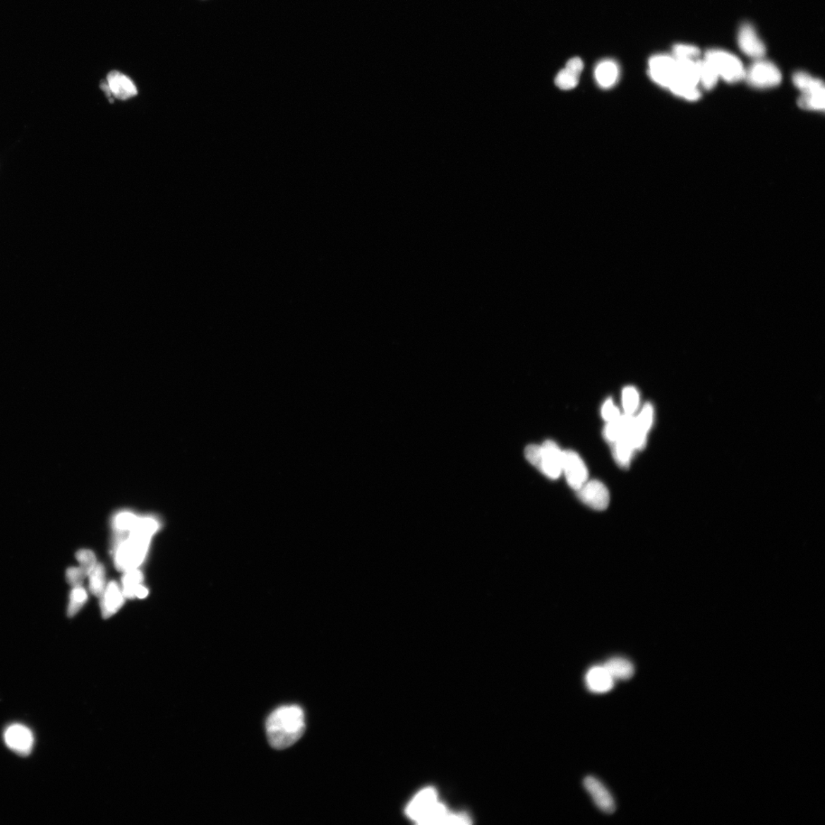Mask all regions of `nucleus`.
<instances>
[{
	"mask_svg": "<svg viewBox=\"0 0 825 825\" xmlns=\"http://www.w3.org/2000/svg\"><path fill=\"white\" fill-rule=\"evenodd\" d=\"M76 558L80 563V567L88 575L93 568L98 564L96 556L88 549H81L76 554Z\"/></svg>",
	"mask_w": 825,
	"mask_h": 825,
	"instance_id": "2f4dec72",
	"label": "nucleus"
},
{
	"mask_svg": "<svg viewBox=\"0 0 825 825\" xmlns=\"http://www.w3.org/2000/svg\"><path fill=\"white\" fill-rule=\"evenodd\" d=\"M577 491L578 498L585 505L596 510H604L608 508L610 495L604 484L597 480L586 481Z\"/></svg>",
	"mask_w": 825,
	"mask_h": 825,
	"instance_id": "6e6552de",
	"label": "nucleus"
},
{
	"mask_svg": "<svg viewBox=\"0 0 825 825\" xmlns=\"http://www.w3.org/2000/svg\"><path fill=\"white\" fill-rule=\"evenodd\" d=\"M744 78L754 88L766 89L778 86L782 74L773 63L761 59L756 60L746 71Z\"/></svg>",
	"mask_w": 825,
	"mask_h": 825,
	"instance_id": "423d86ee",
	"label": "nucleus"
},
{
	"mask_svg": "<svg viewBox=\"0 0 825 825\" xmlns=\"http://www.w3.org/2000/svg\"><path fill=\"white\" fill-rule=\"evenodd\" d=\"M585 681L587 689L594 694H605L614 686V679L604 666L593 667L587 671Z\"/></svg>",
	"mask_w": 825,
	"mask_h": 825,
	"instance_id": "dca6fc26",
	"label": "nucleus"
},
{
	"mask_svg": "<svg viewBox=\"0 0 825 825\" xmlns=\"http://www.w3.org/2000/svg\"><path fill=\"white\" fill-rule=\"evenodd\" d=\"M563 472L568 486L575 491L580 489L589 478L584 462L573 450L563 451Z\"/></svg>",
	"mask_w": 825,
	"mask_h": 825,
	"instance_id": "0eeeda50",
	"label": "nucleus"
},
{
	"mask_svg": "<svg viewBox=\"0 0 825 825\" xmlns=\"http://www.w3.org/2000/svg\"><path fill=\"white\" fill-rule=\"evenodd\" d=\"M653 421V409L650 403H647L643 407L641 412L638 416H635V428L644 435H648V433L651 428Z\"/></svg>",
	"mask_w": 825,
	"mask_h": 825,
	"instance_id": "c85d7f7f",
	"label": "nucleus"
},
{
	"mask_svg": "<svg viewBox=\"0 0 825 825\" xmlns=\"http://www.w3.org/2000/svg\"><path fill=\"white\" fill-rule=\"evenodd\" d=\"M719 76L727 83H737L745 77L746 70L741 60L732 53L713 49L706 53L705 59Z\"/></svg>",
	"mask_w": 825,
	"mask_h": 825,
	"instance_id": "39448f33",
	"label": "nucleus"
},
{
	"mask_svg": "<svg viewBox=\"0 0 825 825\" xmlns=\"http://www.w3.org/2000/svg\"><path fill=\"white\" fill-rule=\"evenodd\" d=\"M635 423L633 415H620L617 419L608 422L604 428V438L611 443L627 435L633 429Z\"/></svg>",
	"mask_w": 825,
	"mask_h": 825,
	"instance_id": "a211bd4d",
	"label": "nucleus"
},
{
	"mask_svg": "<svg viewBox=\"0 0 825 825\" xmlns=\"http://www.w3.org/2000/svg\"><path fill=\"white\" fill-rule=\"evenodd\" d=\"M602 415L604 421L610 422L617 419L621 414L618 407L614 406L612 399H609L605 402L602 406Z\"/></svg>",
	"mask_w": 825,
	"mask_h": 825,
	"instance_id": "72a5a7b5",
	"label": "nucleus"
},
{
	"mask_svg": "<svg viewBox=\"0 0 825 825\" xmlns=\"http://www.w3.org/2000/svg\"><path fill=\"white\" fill-rule=\"evenodd\" d=\"M140 516L130 510H121L113 516L112 526L115 533H129L136 526Z\"/></svg>",
	"mask_w": 825,
	"mask_h": 825,
	"instance_id": "4be33fe9",
	"label": "nucleus"
},
{
	"mask_svg": "<svg viewBox=\"0 0 825 825\" xmlns=\"http://www.w3.org/2000/svg\"><path fill=\"white\" fill-rule=\"evenodd\" d=\"M619 70L617 64L611 60L603 61L597 66L595 78L603 88H610L617 82Z\"/></svg>",
	"mask_w": 825,
	"mask_h": 825,
	"instance_id": "6ab92c4d",
	"label": "nucleus"
},
{
	"mask_svg": "<svg viewBox=\"0 0 825 825\" xmlns=\"http://www.w3.org/2000/svg\"><path fill=\"white\" fill-rule=\"evenodd\" d=\"M737 41L739 49L748 57L756 60L763 58L765 45L751 24L744 23L739 28Z\"/></svg>",
	"mask_w": 825,
	"mask_h": 825,
	"instance_id": "f8f14e48",
	"label": "nucleus"
},
{
	"mask_svg": "<svg viewBox=\"0 0 825 825\" xmlns=\"http://www.w3.org/2000/svg\"><path fill=\"white\" fill-rule=\"evenodd\" d=\"M699 83L706 90L713 89L718 81L719 76L706 59L696 60Z\"/></svg>",
	"mask_w": 825,
	"mask_h": 825,
	"instance_id": "5701e85b",
	"label": "nucleus"
},
{
	"mask_svg": "<svg viewBox=\"0 0 825 825\" xmlns=\"http://www.w3.org/2000/svg\"><path fill=\"white\" fill-rule=\"evenodd\" d=\"M634 450L635 449L628 438H623L612 443L613 457L622 469L629 468Z\"/></svg>",
	"mask_w": 825,
	"mask_h": 825,
	"instance_id": "412c9836",
	"label": "nucleus"
},
{
	"mask_svg": "<svg viewBox=\"0 0 825 825\" xmlns=\"http://www.w3.org/2000/svg\"><path fill=\"white\" fill-rule=\"evenodd\" d=\"M142 581H144V575H142L138 568L125 572L124 575L122 577L123 595L127 599H134L136 597V589Z\"/></svg>",
	"mask_w": 825,
	"mask_h": 825,
	"instance_id": "a878e982",
	"label": "nucleus"
},
{
	"mask_svg": "<svg viewBox=\"0 0 825 825\" xmlns=\"http://www.w3.org/2000/svg\"><path fill=\"white\" fill-rule=\"evenodd\" d=\"M583 68V62L580 58H574L568 61L565 69L556 76V86L563 90L575 88L580 81Z\"/></svg>",
	"mask_w": 825,
	"mask_h": 825,
	"instance_id": "f3484780",
	"label": "nucleus"
},
{
	"mask_svg": "<svg viewBox=\"0 0 825 825\" xmlns=\"http://www.w3.org/2000/svg\"><path fill=\"white\" fill-rule=\"evenodd\" d=\"M409 817L421 824H447L450 812L440 803L433 788L417 793L406 809Z\"/></svg>",
	"mask_w": 825,
	"mask_h": 825,
	"instance_id": "f03ea898",
	"label": "nucleus"
},
{
	"mask_svg": "<svg viewBox=\"0 0 825 825\" xmlns=\"http://www.w3.org/2000/svg\"><path fill=\"white\" fill-rule=\"evenodd\" d=\"M538 470L551 479H557L563 472V451L552 440H546L542 445Z\"/></svg>",
	"mask_w": 825,
	"mask_h": 825,
	"instance_id": "1a4fd4ad",
	"label": "nucleus"
},
{
	"mask_svg": "<svg viewBox=\"0 0 825 825\" xmlns=\"http://www.w3.org/2000/svg\"><path fill=\"white\" fill-rule=\"evenodd\" d=\"M90 578V590L95 596L101 597L106 590L105 568L100 563H98L88 575Z\"/></svg>",
	"mask_w": 825,
	"mask_h": 825,
	"instance_id": "bb28decb",
	"label": "nucleus"
},
{
	"mask_svg": "<svg viewBox=\"0 0 825 825\" xmlns=\"http://www.w3.org/2000/svg\"><path fill=\"white\" fill-rule=\"evenodd\" d=\"M604 667L614 680H629L635 672L633 663L622 657L612 658L604 663Z\"/></svg>",
	"mask_w": 825,
	"mask_h": 825,
	"instance_id": "aec40b11",
	"label": "nucleus"
},
{
	"mask_svg": "<svg viewBox=\"0 0 825 825\" xmlns=\"http://www.w3.org/2000/svg\"><path fill=\"white\" fill-rule=\"evenodd\" d=\"M88 575L86 573H85L80 566L71 567L68 568L67 572H66V578H67V581L69 584L73 587L82 586L85 578Z\"/></svg>",
	"mask_w": 825,
	"mask_h": 825,
	"instance_id": "473e14b6",
	"label": "nucleus"
},
{
	"mask_svg": "<svg viewBox=\"0 0 825 825\" xmlns=\"http://www.w3.org/2000/svg\"><path fill=\"white\" fill-rule=\"evenodd\" d=\"M107 82L111 93L117 99L126 100L136 96L138 93L134 83L127 75L119 71L110 72Z\"/></svg>",
	"mask_w": 825,
	"mask_h": 825,
	"instance_id": "4468645a",
	"label": "nucleus"
},
{
	"mask_svg": "<svg viewBox=\"0 0 825 825\" xmlns=\"http://www.w3.org/2000/svg\"><path fill=\"white\" fill-rule=\"evenodd\" d=\"M100 88L103 91L106 93L107 96L110 98L112 93L107 82H102L100 84Z\"/></svg>",
	"mask_w": 825,
	"mask_h": 825,
	"instance_id": "c9c22d12",
	"label": "nucleus"
},
{
	"mask_svg": "<svg viewBox=\"0 0 825 825\" xmlns=\"http://www.w3.org/2000/svg\"><path fill=\"white\" fill-rule=\"evenodd\" d=\"M151 538L138 531H131L122 542L115 544L117 570L125 573L138 568L145 561Z\"/></svg>",
	"mask_w": 825,
	"mask_h": 825,
	"instance_id": "7ed1b4c3",
	"label": "nucleus"
},
{
	"mask_svg": "<svg viewBox=\"0 0 825 825\" xmlns=\"http://www.w3.org/2000/svg\"><path fill=\"white\" fill-rule=\"evenodd\" d=\"M676 61L675 77L669 89L679 98L689 101L698 100L701 98V92L698 88L699 78L696 60Z\"/></svg>",
	"mask_w": 825,
	"mask_h": 825,
	"instance_id": "20e7f679",
	"label": "nucleus"
},
{
	"mask_svg": "<svg viewBox=\"0 0 825 825\" xmlns=\"http://www.w3.org/2000/svg\"><path fill=\"white\" fill-rule=\"evenodd\" d=\"M700 50L696 46L679 44L673 47V57L676 59L697 60Z\"/></svg>",
	"mask_w": 825,
	"mask_h": 825,
	"instance_id": "7c9ffc66",
	"label": "nucleus"
},
{
	"mask_svg": "<svg viewBox=\"0 0 825 825\" xmlns=\"http://www.w3.org/2000/svg\"><path fill=\"white\" fill-rule=\"evenodd\" d=\"M795 86L802 93H811L824 88L823 81L812 77L809 74L800 71L793 76Z\"/></svg>",
	"mask_w": 825,
	"mask_h": 825,
	"instance_id": "b1692460",
	"label": "nucleus"
},
{
	"mask_svg": "<svg viewBox=\"0 0 825 825\" xmlns=\"http://www.w3.org/2000/svg\"><path fill=\"white\" fill-rule=\"evenodd\" d=\"M125 602V597L121 592L116 582H111L106 587L100 602L101 612L103 619H109L115 615L122 607Z\"/></svg>",
	"mask_w": 825,
	"mask_h": 825,
	"instance_id": "2eb2a0df",
	"label": "nucleus"
},
{
	"mask_svg": "<svg viewBox=\"0 0 825 825\" xmlns=\"http://www.w3.org/2000/svg\"><path fill=\"white\" fill-rule=\"evenodd\" d=\"M87 600L88 593L82 586L73 587L70 595V602L68 609V615L69 617H74L81 610Z\"/></svg>",
	"mask_w": 825,
	"mask_h": 825,
	"instance_id": "c756f323",
	"label": "nucleus"
},
{
	"mask_svg": "<svg viewBox=\"0 0 825 825\" xmlns=\"http://www.w3.org/2000/svg\"><path fill=\"white\" fill-rule=\"evenodd\" d=\"M583 785L585 789L590 793L597 807L607 814H613L616 810V804L612 794L602 782L594 776L585 777Z\"/></svg>",
	"mask_w": 825,
	"mask_h": 825,
	"instance_id": "ddd939ff",
	"label": "nucleus"
},
{
	"mask_svg": "<svg viewBox=\"0 0 825 825\" xmlns=\"http://www.w3.org/2000/svg\"><path fill=\"white\" fill-rule=\"evenodd\" d=\"M148 595V591L146 587H144V585H142L141 584L137 586L136 591H135L136 597H139V599H145V597H147Z\"/></svg>",
	"mask_w": 825,
	"mask_h": 825,
	"instance_id": "f704fd0d",
	"label": "nucleus"
},
{
	"mask_svg": "<svg viewBox=\"0 0 825 825\" xmlns=\"http://www.w3.org/2000/svg\"><path fill=\"white\" fill-rule=\"evenodd\" d=\"M825 90L802 93L799 100V106L804 110H824Z\"/></svg>",
	"mask_w": 825,
	"mask_h": 825,
	"instance_id": "393cba45",
	"label": "nucleus"
},
{
	"mask_svg": "<svg viewBox=\"0 0 825 825\" xmlns=\"http://www.w3.org/2000/svg\"><path fill=\"white\" fill-rule=\"evenodd\" d=\"M305 728V713L298 706H283L274 710L267 722L269 742L276 750L295 744Z\"/></svg>",
	"mask_w": 825,
	"mask_h": 825,
	"instance_id": "f257e3e1",
	"label": "nucleus"
},
{
	"mask_svg": "<svg viewBox=\"0 0 825 825\" xmlns=\"http://www.w3.org/2000/svg\"><path fill=\"white\" fill-rule=\"evenodd\" d=\"M622 404L625 414L633 415L638 409L640 396L636 388L626 387L622 392Z\"/></svg>",
	"mask_w": 825,
	"mask_h": 825,
	"instance_id": "cd10ccee",
	"label": "nucleus"
},
{
	"mask_svg": "<svg viewBox=\"0 0 825 825\" xmlns=\"http://www.w3.org/2000/svg\"><path fill=\"white\" fill-rule=\"evenodd\" d=\"M8 748L21 756L30 754L34 745V736L30 729L20 724L9 726L4 733Z\"/></svg>",
	"mask_w": 825,
	"mask_h": 825,
	"instance_id": "9b49d317",
	"label": "nucleus"
},
{
	"mask_svg": "<svg viewBox=\"0 0 825 825\" xmlns=\"http://www.w3.org/2000/svg\"><path fill=\"white\" fill-rule=\"evenodd\" d=\"M677 61L674 57L658 54L652 57L649 62V74L654 82L663 88H669L674 79Z\"/></svg>",
	"mask_w": 825,
	"mask_h": 825,
	"instance_id": "9d476101",
	"label": "nucleus"
}]
</instances>
